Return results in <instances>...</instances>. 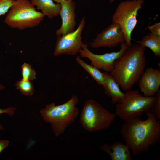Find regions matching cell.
<instances>
[{
    "instance_id": "cell-5",
    "label": "cell",
    "mask_w": 160,
    "mask_h": 160,
    "mask_svg": "<svg viewBox=\"0 0 160 160\" xmlns=\"http://www.w3.org/2000/svg\"><path fill=\"white\" fill-rule=\"evenodd\" d=\"M124 94L122 101L116 105L115 114L125 121L151 112L156 99L155 95L145 97L136 90H129Z\"/></svg>"
},
{
    "instance_id": "cell-11",
    "label": "cell",
    "mask_w": 160,
    "mask_h": 160,
    "mask_svg": "<svg viewBox=\"0 0 160 160\" xmlns=\"http://www.w3.org/2000/svg\"><path fill=\"white\" fill-rule=\"evenodd\" d=\"M60 3L61 7L59 15L62 20V24L60 28L56 31L57 36L73 31L76 25L74 1L63 0Z\"/></svg>"
},
{
    "instance_id": "cell-15",
    "label": "cell",
    "mask_w": 160,
    "mask_h": 160,
    "mask_svg": "<svg viewBox=\"0 0 160 160\" xmlns=\"http://www.w3.org/2000/svg\"><path fill=\"white\" fill-rule=\"evenodd\" d=\"M31 2L42 14L52 19L60 14L61 9L60 3L55 4L53 0H31Z\"/></svg>"
},
{
    "instance_id": "cell-2",
    "label": "cell",
    "mask_w": 160,
    "mask_h": 160,
    "mask_svg": "<svg viewBox=\"0 0 160 160\" xmlns=\"http://www.w3.org/2000/svg\"><path fill=\"white\" fill-rule=\"evenodd\" d=\"M145 48L140 44L129 47L116 60L110 73L112 78L125 91L131 89L143 73L146 63Z\"/></svg>"
},
{
    "instance_id": "cell-19",
    "label": "cell",
    "mask_w": 160,
    "mask_h": 160,
    "mask_svg": "<svg viewBox=\"0 0 160 160\" xmlns=\"http://www.w3.org/2000/svg\"><path fill=\"white\" fill-rule=\"evenodd\" d=\"M21 70L23 79L31 81L36 78V72L30 64L24 63L21 66Z\"/></svg>"
},
{
    "instance_id": "cell-10",
    "label": "cell",
    "mask_w": 160,
    "mask_h": 160,
    "mask_svg": "<svg viewBox=\"0 0 160 160\" xmlns=\"http://www.w3.org/2000/svg\"><path fill=\"white\" fill-rule=\"evenodd\" d=\"M125 41L124 34L121 28L118 24L112 23L99 33L89 44L93 48H111Z\"/></svg>"
},
{
    "instance_id": "cell-27",
    "label": "cell",
    "mask_w": 160,
    "mask_h": 160,
    "mask_svg": "<svg viewBox=\"0 0 160 160\" xmlns=\"http://www.w3.org/2000/svg\"><path fill=\"white\" fill-rule=\"evenodd\" d=\"M66 0L68 1H71L73 0Z\"/></svg>"
},
{
    "instance_id": "cell-20",
    "label": "cell",
    "mask_w": 160,
    "mask_h": 160,
    "mask_svg": "<svg viewBox=\"0 0 160 160\" xmlns=\"http://www.w3.org/2000/svg\"><path fill=\"white\" fill-rule=\"evenodd\" d=\"M155 96L156 97V100L151 109V112L153 113L158 119L160 120V91L159 90L156 93Z\"/></svg>"
},
{
    "instance_id": "cell-6",
    "label": "cell",
    "mask_w": 160,
    "mask_h": 160,
    "mask_svg": "<svg viewBox=\"0 0 160 160\" xmlns=\"http://www.w3.org/2000/svg\"><path fill=\"white\" fill-rule=\"evenodd\" d=\"M116 116L95 100L89 99L85 103L80 119L84 129L93 132L108 128Z\"/></svg>"
},
{
    "instance_id": "cell-3",
    "label": "cell",
    "mask_w": 160,
    "mask_h": 160,
    "mask_svg": "<svg viewBox=\"0 0 160 160\" xmlns=\"http://www.w3.org/2000/svg\"><path fill=\"white\" fill-rule=\"evenodd\" d=\"M79 100L75 95L62 104L56 105L55 102L46 105L40 111L44 122L50 124L53 132L57 137L63 133L75 121L79 110L76 107Z\"/></svg>"
},
{
    "instance_id": "cell-26",
    "label": "cell",
    "mask_w": 160,
    "mask_h": 160,
    "mask_svg": "<svg viewBox=\"0 0 160 160\" xmlns=\"http://www.w3.org/2000/svg\"><path fill=\"white\" fill-rule=\"evenodd\" d=\"M115 0H109V2L110 3H111L113 2Z\"/></svg>"
},
{
    "instance_id": "cell-9",
    "label": "cell",
    "mask_w": 160,
    "mask_h": 160,
    "mask_svg": "<svg viewBox=\"0 0 160 160\" xmlns=\"http://www.w3.org/2000/svg\"><path fill=\"white\" fill-rule=\"evenodd\" d=\"M121 44L120 49L117 52L97 54L91 52L88 48V45L82 42L79 52L80 56L89 59L91 65L98 69L110 73L113 68L115 61L119 58L129 47L125 42Z\"/></svg>"
},
{
    "instance_id": "cell-24",
    "label": "cell",
    "mask_w": 160,
    "mask_h": 160,
    "mask_svg": "<svg viewBox=\"0 0 160 160\" xmlns=\"http://www.w3.org/2000/svg\"><path fill=\"white\" fill-rule=\"evenodd\" d=\"M9 141L7 140H0V153L9 145Z\"/></svg>"
},
{
    "instance_id": "cell-22",
    "label": "cell",
    "mask_w": 160,
    "mask_h": 160,
    "mask_svg": "<svg viewBox=\"0 0 160 160\" xmlns=\"http://www.w3.org/2000/svg\"><path fill=\"white\" fill-rule=\"evenodd\" d=\"M16 108L9 107L6 109L0 108V115L3 113H6L10 116H12L14 114ZM4 130V127L0 124V130L3 131Z\"/></svg>"
},
{
    "instance_id": "cell-13",
    "label": "cell",
    "mask_w": 160,
    "mask_h": 160,
    "mask_svg": "<svg viewBox=\"0 0 160 160\" xmlns=\"http://www.w3.org/2000/svg\"><path fill=\"white\" fill-rule=\"evenodd\" d=\"M99 148L108 153L112 160H132L129 148L121 142H116L110 145L104 143Z\"/></svg>"
},
{
    "instance_id": "cell-16",
    "label": "cell",
    "mask_w": 160,
    "mask_h": 160,
    "mask_svg": "<svg viewBox=\"0 0 160 160\" xmlns=\"http://www.w3.org/2000/svg\"><path fill=\"white\" fill-rule=\"evenodd\" d=\"M138 43L144 47H148L156 56L160 57V36L150 33L143 37L142 40L138 41Z\"/></svg>"
},
{
    "instance_id": "cell-18",
    "label": "cell",
    "mask_w": 160,
    "mask_h": 160,
    "mask_svg": "<svg viewBox=\"0 0 160 160\" xmlns=\"http://www.w3.org/2000/svg\"><path fill=\"white\" fill-rule=\"evenodd\" d=\"M15 85L16 89L24 95L31 96L34 92L33 84L31 81L22 79L17 81Z\"/></svg>"
},
{
    "instance_id": "cell-17",
    "label": "cell",
    "mask_w": 160,
    "mask_h": 160,
    "mask_svg": "<svg viewBox=\"0 0 160 160\" xmlns=\"http://www.w3.org/2000/svg\"><path fill=\"white\" fill-rule=\"evenodd\" d=\"M77 62L81 66L99 85L103 86L105 82V76L103 72H101L99 69L92 65L86 63L78 56L76 58Z\"/></svg>"
},
{
    "instance_id": "cell-25",
    "label": "cell",
    "mask_w": 160,
    "mask_h": 160,
    "mask_svg": "<svg viewBox=\"0 0 160 160\" xmlns=\"http://www.w3.org/2000/svg\"><path fill=\"white\" fill-rule=\"evenodd\" d=\"M56 2L57 3H60L63 0H53Z\"/></svg>"
},
{
    "instance_id": "cell-23",
    "label": "cell",
    "mask_w": 160,
    "mask_h": 160,
    "mask_svg": "<svg viewBox=\"0 0 160 160\" xmlns=\"http://www.w3.org/2000/svg\"><path fill=\"white\" fill-rule=\"evenodd\" d=\"M151 33L155 35L160 36V23H156L148 27Z\"/></svg>"
},
{
    "instance_id": "cell-7",
    "label": "cell",
    "mask_w": 160,
    "mask_h": 160,
    "mask_svg": "<svg viewBox=\"0 0 160 160\" xmlns=\"http://www.w3.org/2000/svg\"><path fill=\"white\" fill-rule=\"evenodd\" d=\"M144 0H127L119 3L112 17V23L119 25L124 33L125 43L129 47L131 43V33L137 22L138 11L144 3Z\"/></svg>"
},
{
    "instance_id": "cell-4",
    "label": "cell",
    "mask_w": 160,
    "mask_h": 160,
    "mask_svg": "<svg viewBox=\"0 0 160 160\" xmlns=\"http://www.w3.org/2000/svg\"><path fill=\"white\" fill-rule=\"evenodd\" d=\"M44 17L29 0H14L4 22L11 28L23 30L37 26Z\"/></svg>"
},
{
    "instance_id": "cell-8",
    "label": "cell",
    "mask_w": 160,
    "mask_h": 160,
    "mask_svg": "<svg viewBox=\"0 0 160 160\" xmlns=\"http://www.w3.org/2000/svg\"><path fill=\"white\" fill-rule=\"evenodd\" d=\"M85 24L84 16L77 28L72 32L57 36L53 52L55 56L74 55L79 52L82 43L81 33Z\"/></svg>"
},
{
    "instance_id": "cell-12",
    "label": "cell",
    "mask_w": 160,
    "mask_h": 160,
    "mask_svg": "<svg viewBox=\"0 0 160 160\" xmlns=\"http://www.w3.org/2000/svg\"><path fill=\"white\" fill-rule=\"evenodd\" d=\"M139 86L144 96H155L160 86V71L153 68L144 71L139 80Z\"/></svg>"
},
{
    "instance_id": "cell-21",
    "label": "cell",
    "mask_w": 160,
    "mask_h": 160,
    "mask_svg": "<svg viewBox=\"0 0 160 160\" xmlns=\"http://www.w3.org/2000/svg\"><path fill=\"white\" fill-rule=\"evenodd\" d=\"M14 0H0V16L8 12Z\"/></svg>"
},
{
    "instance_id": "cell-1",
    "label": "cell",
    "mask_w": 160,
    "mask_h": 160,
    "mask_svg": "<svg viewBox=\"0 0 160 160\" xmlns=\"http://www.w3.org/2000/svg\"><path fill=\"white\" fill-rule=\"evenodd\" d=\"M145 113V120L138 117L126 121L121 130L125 144L134 156L146 152L160 140V120L151 112Z\"/></svg>"
},
{
    "instance_id": "cell-14",
    "label": "cell",
    "mask_w": 160,
    "mask_h": 160,
    "mask_svg": "<svg viewBox=\"0 0 160 160\" xmlns=\"http://www.w3.org/2000/svg\"><path fill=\"white\" fill-rule=\"evenodd\" d=\"M105 82L103 86L105 93L111 99L113 104L121 103L125 94L120 89L119 86L111 76L110 73L103 72Z\"/></svg>"
}]
</instances>
